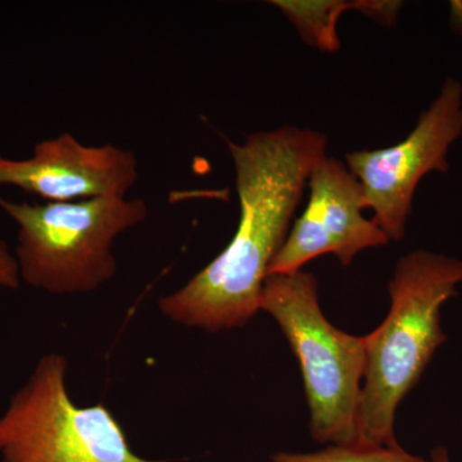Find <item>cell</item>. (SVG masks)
Here are the masks:
<instances>
[{
  "label": "cell",
  "instance_id": "13",
  "mask_svg": "<svg viewBox=\"0 0 462 462\" xmlns=\"http://www.w3.org/2000/svg\"><path fill=\"white\" fill-rule=\"evenodd\" d=\"M431 461L433 462H449L448 454L443 447H438L431 452Z\"/></svg>",
  "mask_w": 462,
  "mask_h": 462
},
{
  "label": "cell",
  "instance_id": "12",
  "mask_svg": "<svg viewBox=\"0 0 462 462\" xmlns=\"http://www.w3.org/2000/svg\"><path fill=\"white\" fill-rule=\"evenodd\" d=\"M451 25L456 32L462 33V3H451Z\"/></svg>",
  "mask_w": 462,
  "mask_h": 462
},
{
  "label": "cell",
  "instance_id": "3",
  "mask_svg": "<svg viewBox=\"0 0 462 462\" xmlns=\"http://www.w3.org/2000/svg\"><path fill=\"white\" fill-rule=\"evenodd\" d=\"M319 284L302 272L269 275L261 310L273 316L300 361L316 442L357 446V411L366 365V338L327 320Z\"/></svg>",
  "mask_w": 462,
  "mask_h": 462
},
{
  "label": "cell",
  "instance_id": "6",
  "mask_svg": "<svg viewBox=\"0 0 462 462\" xmlns=\"http://www.w3.org/2000/svg\"><path fill=\"white\" fill-rule=\"evenodd\" d=\"M461 135L462 84L448 78L402 142L346 154V167L363 188L365 209H372L389 240L403 239L419 182L428 173L448 172L447 154Z\"/></svg>",
  "mask_w": 462,
  "mask_h": 462
},
{
  "label": "cell",
  "instance_id": "2",
  "mask_svg": "<svg viewBox=\"0 0 462 462\" xmlns=\"http://www.w3.org/2000/svg\"><path fill=\"white\" fill-rule=\"evenodd\" d=\"M462 261L413 251L389 282L387 319L366 338V365L357 411V446H396L394 419L434 354L446 342L440 307L457 296Z\"/></svg>",
  "mask_w": 462,
  "mask_h": 462
},
{
  "label": "cell",
  "instance_id": "4",
  "mask_svg": "<svg viewBox=\"0 0 462 462\" xmlns=\"http://www.w3.org/2000/svg\"><path fill=\"white\" fill-rule=\"evenodd\" d=\"M0 207L20 226L17 263L23 281L51 294H87L117 273L112 245L117 236L144 223L141 199H96L44 205Z\"/></svg>",
  "mask_w": 462,
  "mask_h": 462
},
{
  "label": "cell",
  "instance_id": "8",
  "mask_svg": "<svg viewBox=\"0 0 462 462\" xmlns=\"http://www.w3.org/2000/svg\"><path fill=\"white\" fill-rule=\"evenodd\" d=\"M138 176L132 151L85 145L69 133L39 143L29 160L0 156V185H14L47 202L125 199Z\"/></svg>",
  "mask_w": 462,
  "mask_h": 462
},
{
  "label": "cell",
  "instance_id": "5",
  "mask_svg": "<svg viewBox=\"0 0 462 462\" xmlns=\"http://www.w3.org/2000/svg\"><path fill=\"white\" fill-rule=\"evenodd\" d=\"M62 355L42 356L0 418L3 462H163L133 452L103 403L79 407L66 388Z\"/></svg>",
  "mask_w": 462,
  "mask_h": 462
},
{
  "label": "cell",
  "instance_id": "11",
  "mask_svg": "<svg viewBox=\"0 0 462 462\" xmlns=\"http://www.w3.org/2000/svg\"><path fill=\"white\" fill-rule=\"evenodd\" d=\"M0 287L17 289L20 287V269L14 254L9 252L7 243L0 239Z\"/></svg>",
  "mask_w": 462,
  "mask_h": 462
},
{
  "label": "cell",
  "instance_id": "9",
  "mask_svg": "<svg viewBox=\"0 0 462 462\" xmlns=\"http://www.w3.org/2000/svg\"><path fill=\"white\" fill-rule=\"evenodd\" d=\"M307 44L327 53L342 47L337 32L345 12H360L380 26L396 25L402 2L398 0H273Z\"/></svg>",
  "mask_w": 462,
  "mask_h": 462
},
{
  "label": "cell",
  "instance_id": "10",
  "mask_svg": "<svg viewBox=\"0 0 462 462\" xmlns=\"http://www.w3.org/2000/svg\"><path fill=\"white\" fill-rule=\"evenodd\" d=\"M272 462H433L404 451L400 445L348 447L331 446L312 454L279 452Z\"/></svg>",
  "mask_w": 462,
  "mask_h": 462
},
{
  "label": "cell",
  "instance_id": "7",
  "mask_svg": "<svg viewBox=\"0 0 462 462\" xmlns=\"http://www.w3.org/2000/svg\"><path fill=\"white\" fill-rule=\"evenodd\" d=\"M305 212L289 231L269 275L300 272L307 263L333 254L343 266L367 248L391 242L375 221L364 216V191L345 162L320 158L310 173Z\"/></svg>",
  "mask_w": 462,
  "mask_h": 462
},
{
  "label": "cell",
  "instance_id": "1",
  "mask_svg": "<svg viewBox=\"0 0 462 462\" xmlns=\"http://www.w3.org/2000/svg\"><path fill=\"white\" fill-rule=\"evenodd\" d=\"M324 134L282 126L227 142L238 193V229L227 247L175 293L161 312L188 328L216 331L248 324L261 310L270 264L287 239L312 167L327 152Z\"/></svg>",
  "mask_w": 462,
  "mask_h": 462
}]
</instances>
